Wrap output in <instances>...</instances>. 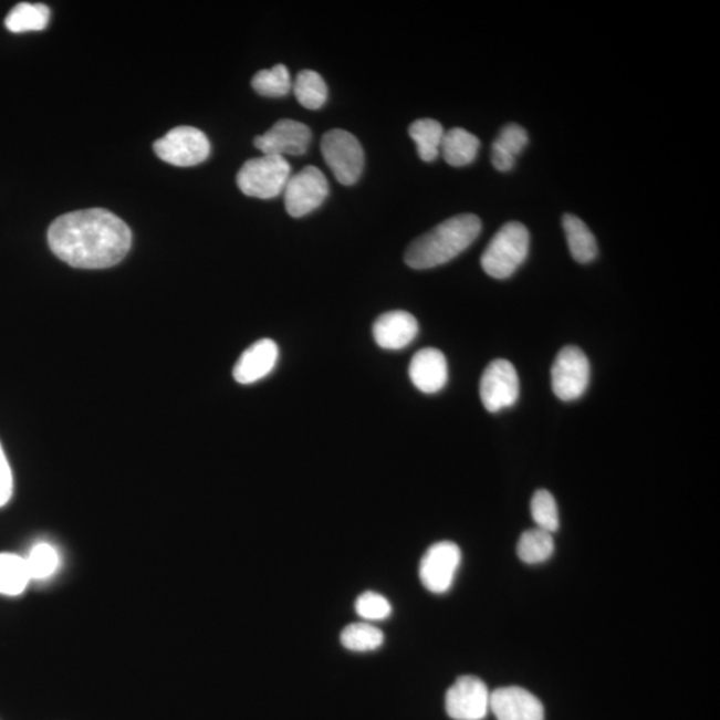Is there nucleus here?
Masks as SVG:
<instances>
[{"label":"nucleus","instance_id":"f257e3e1","mask_svg":"<svg viewBox=\"0 0 720 720\" xmlns=\"http://www.w3.org/2000/svg\"><path fill=\"white\" fill-rule=\"evenodd\" d=\"M50 249L71 268L109 269L132 249L133 233L115 213L87 209L56 218L48 232Z\"/></svg>","mask_w":720,"mask_h":720},{"label":"nucleus","instance_id":"f03ea898","mask_svg":"<svg viewBox=\"0 0 720 720\" xmlns=\"http://www.w3.org/2000/svg\"><path fill=\"white\" fill-rule=\"evenodd\" d=\"M482 231V222L473 213L446 219L408 246L405 262L414 270H428L449 263L470 248Z\"/></svg>","mask_w":720,"mask_h":720},{"label":"nucleus","instance_id":"7ed1b4c3","mask_svg":"<svg viewBox=\"0 0 720 720\" xmlns=\"http://www.w3.org/2000/svg\"><path fill=\"white\" fill-rule=\"evenodd\" d=\"M530 250L528 227L519 222L505 223L491 239L480 263L491 278L508 279L521 268Z\"/></svg>","mask_w":720,"mask_h":720},{"label":"nucleus","instance_id":"20e7f679","mask_svg":"<svg viewBox=\"0 0 720 720\" xmlns=\"http://www.w3.org/2000/svg\"><path fill=\"white\" fill-rule=\"evenodd\" d=\"M291 177V167L285 158L263 155L246 161L237 177L239 190L244 196L272 199L281 196Z\"/></svg>","mask_w":720,"mask_h":720},{"label":"nucleus","instance_id":"39448f33","mask_svg":"<svg viewBox=\"0 0 720 720\" xmlns=\"http://www.w3.org/2000/svg\"><path fill=\"white\" fill-rule=\"evenodd\" d=\"M324 161L340 184L353 186L365 167V152L358 139L345 129H331L321 143Z\"/></svg>","mask_w":720,"mask_h":720},{"label":"nucleus","instance_id":"423d86ee","mask_svg":"<svg viewBox=\"0 0 720 720\" xmlns=\"http://www.w3.org/2000/svg\"><path fill=\"white\" fill-rule=\"evenodd\" d=\"M154 152L166 164L192 167L204 164L210 157L211 145L209 138L200 129L180 126L155 142Z\"/></svg>","mask_w":720,"mask_h":720},{"label":"nucleus","instance_id":"0eeeda50","mask_svg":"<svg viewBox=\"0 0 720 720\" xmlns=\"http://www.w3.org/2000/svg\"><path fill=\"white\" fill-rule=\"evenodd\" d=\"M330 187L326 175L315 166L291 175L283 190L285 210L293 218H302L320 209L328 196Z\"/></svg>","mask_w":720,"mask_h":720},{"label":"nucleus","instance_id":"6e6552de","mask_svg":"<svg viewBox=\"0 0 720 720\" xmlns=\"http://www.w3.org/2000/svg\"><path fill=\"white\" fill-rule=\"evenodd\" d=\"M589 362L580 347H563L551 368V386L563 401L580 399L589 383Z\"/></svg>","mask_w":720,"mask_h":720},{"label":"nucleus","instance_id":"1a4fd4ad","mask_svg":"<svg viewBox=\"0 0 720 720\" xmlns=\"http://www.w3.org/2000/svg\"><path fill=\"white\" fill-rule=\"evenodd\" d=\"M462 562V551L449 541L432 544L421 557L419 578L421 585L432 594H445L452 587Z\"/></svg>","mask_w":720,"mask_h":720},{"label":"nucleus","instance_id":"9d476101","mask_svg":"<svg viewBox=\"0 0 720 720\" xmlns=\"http://www.w3.org/2000/svg\"><path fill=\"white\" fill-rule=\"evenodd\" d=\"M521 393L519 376L512 363L495 359L486 367L480 378V400L489 413H499L516 404Z\"/></svg>","mask_w":720,"mask_h":720},{"label":"nucleus","instance_id":"9b49d317","mask_svg":"<svg viewBox=\"0 0 720 720\" xmlns=\"http://www.w3.org/2000/svg\"><path fill=\"white\" fill-rule=\"evenodd\" d=\"M490 696L483 680L460 677L446 693V711L453 720H483L490 712Z\"/></svg>","mask_w":720,"mask_h":720},{"label":"nucleus","instance_id":"f8f14e48","mask_svg":"<svg viewBox=\"0 0 720 720\" xmlns=\"http://www.w3.org/2000/svg\"><path fill=\"white\" fill-rule=\"evenodd\" d=\"M313 133L302 122L278 121L268 133L257 136L254 145L263 155L285 158V155L301 157L307 153Z\"/></svg>","mask_w":720,"mask_h":720},{"label":"nucleus","instance_id":"ddd939ff","mask_svg":"<svg viewBox=\"0 0 720 720\" xmlns=\"http://www.w3.org/2000/svg\"><path fill=\"white\" fill-rule=\"evenodd\" d=\"M490 711L497 720H544L541 700L521 687H503L492 691Z\"/></svg>","mask_w":720,"mask_h":720},{"label":"nucleus","instance_id":"4468645a","mask_svg":"<svg viewBox=\"0 0 720 720\" xmlns=\"http://www.w3.org/2000/svg\"><path fill=\"white\" fill-rule=\"evenodd\" d=\"M408 375L419 392L437 394L444 390L449 380L446 356L438 348H421L413 356Z\"/></svg>","mask_w":720,"mask_h":720},{"label":"nucleus","instance_id":"2eb2a0df","mask_svg":"<svg viewBox=\"0 0 720 720\" xmlns=\"http://www.w3.org/2000/svg\"><path fill=\"white\" fill-rule=\"evenodd\" d=\"M419 334V323L407 311H390L375 321L373 335L380 348L401 349L410 346Z\"/></svg>","mask_w":720,"mask_h":720},{"label":"nucleus","instance_id":"dca6fc26","mask_svg":"<svg viewBox=\"0 0 720 720\" xmlns=\"http://www.w3.org/2000/svg\"><path fill=\"white\" fill-rule=\"evenodd\" d=\"M278 359L279 347L274 341H258L240 355L233 367V379L240 385H252L274 372Z\"/></svg>","mask_w":720,"mask_h":720},{"label":"nucleus","instance_id":"f3484780","mask_svg":"<svg viewBox=\"0 0 720 720\" xmlns=\"http://www.w3.org/2000/svg\"><path fill=\"white\" fill-rule=\"evenodd\" d=\"M528 143V132L516 123H509L501 129L494 145H492V165L499 171H510L515 166L518 155L524 150Z\"/></svg>","mask_w":720,"mask_h":720},{"label":"nucleus","instance_id":"a211bd4d","mask_svg":"<svg viewBox=\"0 0 720 720\" xmlns=\"http://www.w3.org/2000/svg\"><path fill=\"white\" fill-rule=\"evenodd\" d=\"M571 255L582 264L592 263L598 257V244L587 225L573 213H566L562 220Z\"/></svg>","mask_w":720,"mask_h":720},{"label":"nucleus","instance_id":"6ab92c4d","mask_svg":"<svg viewBox=\"0 0 720 720\" xmlns=\"http://www.w3.org/2000/svg\"><path fill=\"white\" fill-rule=\"evenodd\" d=\"M479 147L480 142L476 135L457 127L445 133L440 154L450 166L465 167L477 159Z\"/></svg>","mask_w":720,"mask_h":720},{"label":"nucleus","instance_id":"aec40b11","mask_svg":"<svg viewBox=\"0 0 720 720\" xmlns=\"http://www.w3.org/2000/svg\"><path fill=\"white\" fill-rule=\"evenodd\" d=\"M31 582L25 557L17 554H0V595H22Z\"/></svg>","mask_w":720,"mask_h":720},{"label":"nucleus","instance_id":"412c9836","mask_svg":"<svg viewBox=\"0 0 720 720\" xmlns=\"http://www.w3.org/2000/svg\"><path fill=\"white\" fill-rule=\"evenodd\" d=\"M50 23V9L42 3H19L6 17L4 25L14 34L42 31Z\"/></svg>","mask_w":720,"mask_h":720},{"label":"nucleus","instance_id":"4be33fe9","mask_svg":"<svg viewBox=\"0 0 720 720\" xmlns=\"http://www.w3.org/2000/svg\"><path fill=\"white\" fill-rule=\"evenodd\" d=\"M411 139L417 145L418 154L424 161H434L439 157L445 129L438 121H415L408 128Z\"/></svg>","mask_w":720,"mask_h":720},{"label":"nucleus","instance_id":"5701e85b","mask_svg":"<svg viewBox=\"0 0 720 720\" xmlns=\"http://www.w3.org/2000/svg\"><path fill=\"white\" fill-rule=\"evenodd\" d=\"M555 543L553 534L541 529L524 531L519 538L518 556L528 564L543 563L553 556Z\"/></svg>","mask_w":720,"mask_h":720},{"label":"nucleus","instance_id":"b1692460","mask_svg":"<svg viewBox=\"0 0 720 720\" xmlns=\"http://www.w3.org/2000/svg\"><path fill=\"white\" fill-rule=\"evenodd\" d=\"M298 102L304 108L320 109L327 102L328 88L321 74L313 70H303L293 83Z\"/></svg>","mask_w":720,"mask_h":720},{"label":"nucleus","instance_id":"393cba45","mask_svg":"<svg viewBox=\"0 0 720 720\" xmlns=\"http://www.w3.org/2000/svg\"><path fill=\"white\" fill-rule=\"evenodd\" d=\"M341 641L349 651H374L385 644V634L368 623H353L343 628Z\"/></svg>","mask_w":720,"mask_h":720},{"label":"nucleus","instance_id":"a878e982","mask_svg":"<svg viewBox=\"0 0 720 720\" xmlns=\"http://www.w3.org/2000/svg\"><path fill=\"white\" fill-rule=\"evenodd\" d=\"M251 84L259 95L268 96V98H281L293 88L289 69L284 64H276L270 70L259 71L252 77Z\"/></svg>","mask_w":720,"mask_h":720},{"label":"nucleus","instance_id":"bb28decb","mask_svg":"<svg viewBox=\"0 0 720 720\" xmlns=\"http://www.w3.org/2000/svg\"><path fill=\"white\" fill-rule=\"evenodd\" d=\"M531 516H533L538 529L547 531L550 534L560 530V511L555 498L547 490H538L531 499Z\"/></svg>","mask_w":720,"mask_h":720},{"label":"nucleus","instance_id":"cd10ccee","mask_svg":"<svg viewBox=\"0 0 720 720\" xmlns=\"http://www.w3.org/2000/svg\"><path fill=\"white\" fill-rule=\"evenodd\" d=\"M25 562H28L31 581H42L50 578L55 573L60 566V555L51 544L38 543L25 557Z\"/></svg>","mask_w":720,"mask_h":720},{"label":"nucleus","instance_id":"c85d7f7f","mask_svg":"<svg viewBox=\"0 0 720 720\" xmlns=\"http://www.w3.org/2000/svg\"><path fill=\"white\" fill-rule=\"evenodd\" d=\"M355 612L365 620L387 619L393 613L392 603L385 596L367 592L358 596L355 602Z\"/></svg>","mask_w":720,"mask_h":720},{"label":"nucleus","instance_id":"c756f323","mask_svg":"<svg viewBox=\"0 0 720 720\" xmlns=\"http://www.w3.org/2000/svg\"><path fill=\"white\" fill-rule=\"evenodd\" d=\"M12 492H14V478L8 457L0 445V509L11 501Z\"/></svg>","mask_w":720,"mask_h":720}]
</instances>
